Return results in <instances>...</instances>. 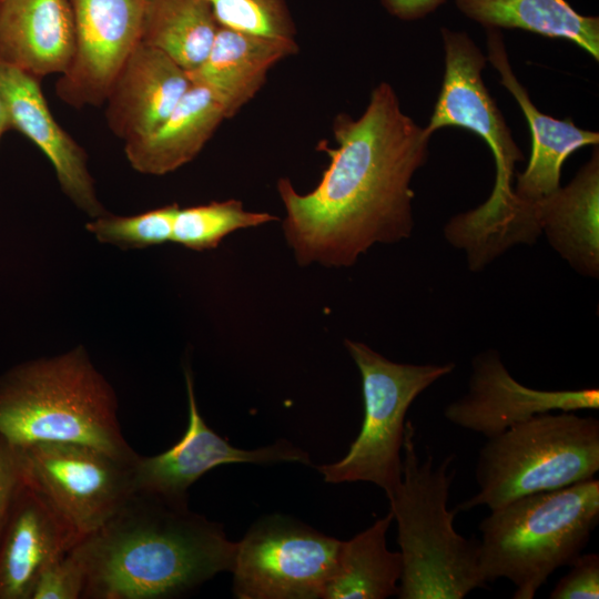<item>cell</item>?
Here are the masks:
<instances>
[{"label":"cell","instance_id":"cell-1","mask_svg":"<svg viewBox=\"0 0 599 599\" xmlns=\"http://www.w3.org/2000/svg\"><path fill=\"white\" fill-rule=\"evenodd\" d=\"M335 145L314 190L277 181L285 238L300 265L346 267L376 243H397L414 229L412 179L428 158L430 134L403 112L394 88L378 83L358 118L333 121Z\"/></svg>","mask_w":599,"mask_h":599},{"label":"cell","instance_id":"cell-2","mask_svg":"<svg viewBox=\"0 0 599 599\" xmlns=\"http://www.w3.org/2000/svg\"><path fill=\"white\" fill-rule=\"evenodd\" d=\"M236 547L187 505L134 491L71 551L85 573L82 599H167L232 571Z\"/></svg>","mask_w":599,"mask_h":599},{"label":"cell","instance_id":"cell-3","mask_svg":"<svg viewBox=\"0 0 599 599\" xmlns=\"http://www.w3.org/2000/svg\"><path fill=\"white\" fill-rule=\"evenodd\" d=\"M445 70L428 134L457 126L483 139L495 159L496 179L489 197L478 207L454 216L445 226L449 240L468 255L493 261L535 232L532 204L514 192L515 166L522 160L500 110L481 77L487 58L463 31L440 29Z\"/></svg>","mask_w":599,"mask_h":599},{"label":"cell","instance_id":"cell-4","mask_svg":"<svg viewBox=\"0 0 599 599\" xmlns=\"http://www.w3.org/2000/svg\"><path fill=\"white\" fill-rule=\"evenodd\" d=\"M115 394L83 346L28 361L0 375V438L13 447L78 443L124 460Z\"/></svg>","mask_w":599,"mask_h":599},{"label":"cell","instance_id":"cell-5","mask_svg":"<svg viewBox=\"0 0 599 599\" xmlns=\"http://www.w3.org/2000/svg\"><path fill=\"white\" fill-rule=\"evenodd\" d=\"M455 458L449 454L435 464L428 454L420 461L415 428L406 420L402 480L387 497L403 558L399 599H463L486 588L478 569L479 540L458 534L457 512L447 508Z\"/></svg>","mask_w":599,"mask_h":599},{"label":"cell","instance_id":"cell-6","mask_svg":"<svg viewBox=\"0 0 599 599\" xmlns=\"http://www.w3.org/2000/svg\"><path fill=\"white\" fill-rule=\"evenodd\" d=\"M598 522L596 478L514 499L479 522V575L486 583L508 579L514 599H532L582 554Z\"/></svg>","mask_w":599,"mask_h":599},{"label":"cell","instance_id":"cell-7","mask_svg":"<svg viewBox=\"0 0 599 599\" xmlns=\"http://www.w3.org/2000/svg\"><path fill=\"white\" fill-rule=\"evenodd\" d=\"M599 471V420L547 412L487 438L478 453V491L455 511L496 509L522 496L560 489Z\"/></svg>","mask_w":599,"mask_h":599},{"label":"cell","instance_id":"cell-8","mask_svg":"<svg viewBox=\"0 0 599 599\" xmlns=\"http://www.w3.org/2000/svg\"><path fill=\"white\" fill-rule=\"evenodd\" d=\"M344 344L362 377L364 419L347 454L316 469L326 483L367 481L389 497L402 480L406 414L455 364L396 363L364 343L345 339Z\"/></svg>","mask_w":599,"mask_h":599},{"label":"cell","instance_id":"cell-9","mask_svg":"<svg viewBox=\"0 0 599 599\" xmlns=\"http://www.w3.org/2000/svg\"><path fill=\"white\" fill-rule=\"evenodd\" d=\"M238 599L323 598L342 540L283 515L262 517L236 542Z\"/></svg>","mask_w":599,"mask_h":599},{"label":"cell","instance_id":"cell-10","mask_svg":"<svg viewBox=\"0 0 599 599\" xmlns=\"http://www.w3.org/2000/svg\"><path fill=\"white\" fill-rule=\"evenodd\" d=\"M20 471L81 538L103 526L135 491L133 460L78 443L14 447Z\"/></svg>","mask_w":599,"mask_h":599},{"label":"cell","instance_id":"cell-11","mask_svg":"<svg viewBox=\"0 0 599 599\" xmlns=\"http://www.w3.org/2000/svg\"><path fill=\"white\" fill-rule=\"evenodd\" d=\"M149 0H70L75 48L55 94L81 109L104 103L119 71L140 44Z\"/></svg>","mask_w":599,"mask_h":599},{"label":"cell","instance_id":"cell-12","mask_svg":"<svg viewBox=\"0 0 599 599\" xmlns=\"http://www.w3.org/2000/svg\"><path fill=\"white\" fill-rule=\"evenodd\" d=\"M189 422L181 439L155 456H140L133 461L134 490L187 505V489L204 474L225 464L300 463L311 465L309 455L286 439L256 449L232 446L211 429L201 416L192 372L184 370Z\"/></svg>","mask_w":599,"mask_h":599},{"label":"cell","instance_id":"cell-13","mask_svg":"<svg viewBox=\"0 0 599 599\" xmlns=\"http://www.w3.org/2000/svg\"><path fill=\"white\" fill-rule=\"evenodd\" d=\"M599 408V389L540 390L516 380L495 349L471 361L468 389L444 409L451 424L494 437L509 427L547 412Z\"/></svg>","mask_w":599,"mask_h":599},{"label":"cell","instance_id":"cell-14","mask_svg":"<svg viewBox=\"0 0 599 599\" xmlns=\"http://www.w3.org/2000/svg\"><path fill=\"white\" fill-rule=\"evenodd\" d=\"M0 92L8 106L11 130L24 135L45 155L70 201L91 219L105 214L88 154L53 116L40 79L0 60Z\"/></svg>","mask_w":599,"mask_h":599},{"label":"cell","instance_id":"cell-15","mask_svg":"<svg viewBox=\"0 0 599 599\" xmlns=\"http://www.w3.org/2000/svg\"><path fill=\"white\" fill-rule=\"evenodd\" d=\"M81 539L21 475L0 534V599H31L41 571Z\"/></svg>","mask_w":599,"mask_h":599},{"label":"cell","instance_id":"cell-16","mask_svg":"<svg viewBox=\"0 0 599 599\" xmlns=\"http://www.w3.org/2000/svg\"><path fill=\"white\" fill-rule=\"evenodd\" d=\"M186 71L142 42L115 77L105 103L111 132L124 142L155 130L191 87Z\"/></svg>","mask_w":599,"mask_h":599},{"label":"cell","instance_id":"cell-17","mask_svg":"<svg viewBox=\"0 0 599 599\" xmlns=\"http://www.w3.org/2000/svg\"><path fill=\"white\" fill-rule=\"evenodd\" d=\"M486 30V58L520 106L531 134L530 158L525 171L515 175L514 192L519 200L535 203L560 187L565 160L583 146L598 145L599 133L575 125L571 119L559 120L539 111L511 69L501 32Z\"/></svg>","mask_w":599,"mask_h":599},{"label":"cell","instance_id":"cell-18","mask_svg":"<svg viewBox=\"0 0 599 599\" xmlns=\"http://www.w3.org/2000/svg\"><path fill=\"white\" fill-rule=\"evenodd\" d=\"M74 48L70 0H0V60L41 80L63 74Z\"/></svg>","mask_w":599,"mask_h":599},{"label":"cell","instance_id":"cell-19","mask_svg":"<svg viewBox=\"0 0 599 599\" xmlns=\"http://www.w3.org/2000/svg\"><path fill=\"white\" fill-rule=\"evenodd\" d=\"M295 39L263 37L219 27L203 62L186 72L233 118L264 85L270 70L298 52Z\"/></svg>","mask_w":599,"mask_h":599},{"label":"cell","instance_id":"cell-20","mask_svg":"<svg viewBox=\"0 0 599 599\" xmlns=\"http://www.w3.org/2000/svg\"><path fill=\"white\" fill-rule=\"evenodd\" d=\"M537 223L550 246L579 274H599V151L571 182L535 202Z\"/></svg>","mask_w":599,"mask_h":599},{"label":"cell","instance_id":"cell-21","mask_svg":"<svg viewBox=\"0 0 599 599\" xmlns=\"http://www.w3.org/2000/svg\"><path fill=\"white\" fill-rule=\"evenodd\" d=\"M226 119L222 105L211 92L192 83L155 130L124 142L126 160L142 174L171 173L196 158Z\"/></svg>","mask_w":599,"mask_h":599},{"label":"cell","instance_id":"cell-22","mask_svg":"<svg viewBox=\"0 0 599 599\" xmlns=\"http://www.w3.org/2000/svg\"><path fill=\"white\" fill-rule=\"evenodd\" d=\"M486 29H520L570 41L599 60V18L583 16L566 0H455Z\"/></svg>","mask_w":599,"mask_h":599},{"label":"cell","instance_id":"cell-23","mask_svg":"<svg viewBox=\"0 0 599 599\" xmlns=\"http://www.w3.org/2000/svg\"><path fill=\"white\" fill-rule=\"evenodd\" d=\"M390 511L352 539L342 541L324 599H385L397 596L403 573L399 551L386 546Z\"/></svg>","mask_w":599,"mask_h":599},{"label":"cell","instance_id":"cell-24","mask_svg":"<svg viewBox=\"0 0 599 599\" xmlns=\"http://www.w3.org/2000/svg\"><path fill=\"white\" fill-rule=\"evenodd\" d=\"M219 27L204 0H149L141 42L189 72L206 58Z\"/></svg>","mask_w":599,"mask_h":599},{"label":"cell","instance_id":"cell-25","mask_svg":"<svg viewBox=\"0 0 599 599\" xmlns=\"http://www.w3.org/2000/svg\"><path fill=\"white\" fill-rule=\"evenodd\" d=\"M266 212H252L238 200L213 201L179 209L174 219L172 241L182 246L205 251L217 247L230 233L276 221Z\"/></svg>","mask_w":599,"mask_h":599},{"label":"cell","instance_id":"cell-26","mask_svg":"<svg viewBox=\"0 0 599 599\" xmlns=\"http://www.w3.org/2000/svg\"><path fill=\"white\" fill-rule=\"evenodd\" d=\"M176 203L131 216L105 213L92 219L87 230L100 242L120 248H145L172 241Z\"/></svg>","mask_w":599,"mask_h":599},{"label":"cell","instance_id":"cell-27","mask_svg":"<svg viewBox=\"0 0 599 599\" xmlns=\"http://www.w3.org/2000/svg\"><path fill=\"white\" fill-rule=\"evenodd\" d=\"M220 27L246 33L295 39L286 0H204Z\"/></svg>","mask_w":599,"mask_h":599},{"label":"cell","instance_id":"cell-28","mask_svg":"<svg viewBox=\"0 0 599 599\" xmlns=\"http://www.w3.org/2000/svg\"><path fill=\"white\" fill-rule=\"evenodd\" d=\"M84 583V569L70 550L41 571L31 599H82Z\"/></svg>","mask_w":599,"mask_h":599},{"label":"cell","instance_id":"cell-29","mask_svg":"<svg viewBox=\"0 0 599 599\" xmlns=\"http://www.w3.org/2000/svg\"><path fill=\"white\" fill-rule=\"evenodd\" d=\"M570 570L556 583L550 599H598L599 555L580 554L570 565Z\"/></svg>","mask_w":599,"mask_h":599},{"label":"cell","instance_id":"cell-30","mask_svg":"<svg viewBox=\"0 0 599 599\" xmlns=\"http://www.w3.org/2000/svg\"><path fill=\"white\" fill-rule=\"evenodd\" d=\"M20 481L17 449L0 438V534Z\"/></svg>","mask_w":599,"mask_h":599},{"label":"cell","instance_id":"cell-31","mask_svg":"<svg viewBox=\"0 0 599 599\" xmlns=\"http://www.w3.org/2000/svg\"><path fill=\"white\" fill-rule=\"evenodd\" d=\"M385 10L403 21L423 19L447 0H379Z\"/></svg>","mask_w":599,"mask_h":599},{"label":"cell","instance_id":"cell-32","mask_svg":"<svg viewBox=\"0 0 599 599\" xmlns=\"http://www.w3.org/2000/svg\"><path fill=\"white\" fill-rule=\"evenodd\" d=\"M11 130L10 116L7 103L0 92V142L7 131Z\"/></svg>","mask_w":599,"mask_h":599}]
</instances>
